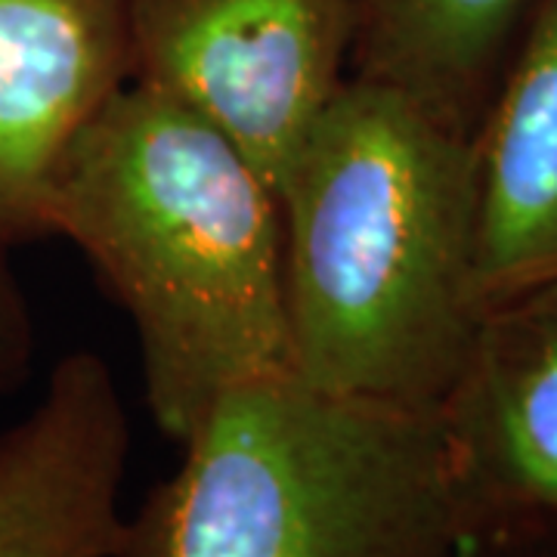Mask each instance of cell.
<instances>
[{
	"label": "cell",
	"instance_id": "cell-3",
	"mask_svg": "<svg viewBox=\"0 0 557 557\" xmlns=\"http://www.w3.org/2000/svg\"><path fill=\"white\" fill-rule=\"evenodd\" d=\"M183 461L124 518L115 557H458L437 409L344 397L292 372L223 391Z\"/></svg>",
	"mask_w": 557,
	"mask_h": 557
},
{
	"label": "cell",
	"instance_id": "cell-4",
	"mask_svg": "<svg viewBox=\"0 0 557 557\" xmlns=\"http://www.w3.org/2000/svg\"><path fill=\"white\" fill-rule=\"evenodd\" d=\"M131 81L180 102L278 186L350 78V0H121Z\"/></svg>",
	"mask_w": 557,
	"mask_h": 557
},
{
	"label": "cell",
	"instance_id": "cell-5",
	"mask_svg": "<svg viewBox=\"0 0 557 557\" xmlns=\"http://www.w3.org/2000/svg\"><path fill=\"white\" fill-rule=\"evenodd\" d=\"M437 416L465 545L557 542V282L486 307Z\"/></svg>",
	"mask_w": 557,
	"mask_h": 557
},
{
	"label": "cell",
	"instance_id": "cell-9",
	"mask_svg": "<svg viewBox=\"0 0 557 557\" xmlns=\"http://www.w3.org/2000/svg\"><path fill=\"white\" fill-rule=\"evenodd\" d=\"M533 0H350V75L474 137Z\"/></svg>",
	"mask_w": 557,
	"mask_h": 557
},
{
	"label": "cell",
	"instance_id": "cell-7",
	"mask_svg": "<svg viewBox=\"0 0 557 557\" xmlns=\"http://www.w3.org/2000/svg\"><path fill=\"white\" fill-rule=\"evenodd\" d=\"M131 424L90 350L57 362L28 416L0 431V557H115Z\"/></svg>",
	"mask_w": 557,
	"mask_h": 557
},
{
	"label": "cell",
	"instance_id": "cell-10",
	"mask_svg": "<svg viewBox=\"0 0 557 557\" xmlns=\"http://www.w3.org/2000/svg\"><path fill=\"white\" fill-rule=\"evenodd\" d=\"M35 357V322L20 278L7 255H0V394H10Z\"/></svg>",
	"mask_w": 557,
	"mask_h": 557
},
{
	"label": "cell",
	"instance_id": "cell-2",
	"mask_svg": "<svg viewBox=\"0 0 557 557\" xmlns=\"http://www.w3.org/2000/svg\"><path fill=\"white\" fill-rule=\"evenodd\" d=\"M50 236L134 322L146 406L183 443L242 381L292 372L273 183L208 121L124 84L62 164Z\"/></svg>",
	"mask_w": 557,
	"mask_h": 557
},
{
	"label": "cell",
	"instance_id": "cell-1",
	"mask_svg": "<svg viewBox=\"0 0 557 557\" xmlns=\"http://www.w3.org/2000/svg\"><path fill=\"white\" fill-rule=\"evenodd\" d=\"M276 196L292 375L437 409L486 313L471 137L350 75Z\"/></svg>",
	"mask_w": 557,
	"mask_h": 557
},
{
	"label": "cell",
	"instance_id": "cell-11",
	"mask_svg": "<svg viewBox=\"0 0 557 557\" xmlns=\"http://www.w3.org/2000/svg\"><path fill=\"white\" fill-rule=\"evenodd\" d=\"M458 557H557V542H515V545H461Z\"/></svg>",
	"mask_w": 557,
	"mask_h": 557
},
{
	"label": "cell",
	"instance_id": "cell-8",
	"mask_svg": "<svg viewBox=\"0 0 557 557\" xmlns=\"http://www.w3.org/2000/svg\"><path fill=\"white\" fill-rule=\"evenodd\" d=\"M478 282L493 307L557 282V0H533L471 137Z\"/></svg>",
	"mask_w": 557,
	"mask_h": 557
},
{
	"label": "cell",
	"instance_id": "cell-6",
	"mask_svg": "<svg viewBox=\"0 0 557 557\" xmlns=\"http://www.w3.org/2000/svg\"><path fill=\"white\" fill-rule=\"evenodd\" d=\"M124 84L121 0H0V255L50 236L69 149Z\"/></svg>",
	"mask_w": 557,
	"mask_h": 557
}]
</instances>
